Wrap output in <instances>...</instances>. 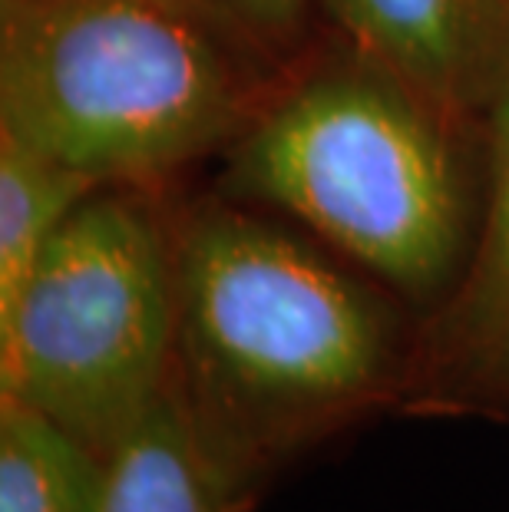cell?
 <instances>
[{
  "label": "cell",
  "instance_id": "cell-1",
  "mask_svg": "<svg viewBox=\"0 0 509 512\" xmlns=\"http://www.w3.org/2000/svg\"><path fill=\"white\" fill-rule=\"evenodd\" d=\"M172 238V390L222 512H252L301 456L404 403L414 367L391 294L222 202Z\"/></svg>",
  "mask_w": 509,
  "mask_h": 512
},
{
  "label": "cell",
  "instance_id": "cell-2",
  "mask_svg": "<svg viewBox=\"0 0 509 512\" xmlns=\"http://www.w3.org/2000/svg\"><path fill=\"white\" fill-rule=\"evenodd\" d=\"M457 129L348 43L265 96L229 143L222 192L288 212L397 298L437 311L480 225Z\"/></svg>",
  "mask_w": 509,
  "mask_h": 512
},
{
  "label": "cell",
  "instance_id": "cell-3",
  "mask_svg": "<svg viewBox=\"0 0 509 512\" xmlns=\"http://www.w3.org/2000/svg\"><path fill=\"white\" fill-rule=\"evenodd\" d=\"M258 60L199 0H0V133L139 189L242 133Z\"/></svg>",
  "mask_w": 509,
  "mask_h": 512
},
{
  "label": "cell",
  "instance_id": "cell-4",
  "mask_svg": "<svg viewBox=\"0 0 509 512\" xmlns=\"http://www.w3.org/2000/svg\"><path fill=\"white\" fill-rule=\"evenodd\" d=\"M172 238L139 192L100 189L0 308V397L113 460L172 380Z\"/></svg>",
  "mask_w": 509,
  "mask_h": 512
},
{
  "label": "cell",
  "instance_id": "cell-5",
  "mask_svg": "<svg viewBox=\"0 0 509 512\" xmlns=\"http://www.w3.org/2000/svg\"><path fill=\"white\" fill-rule=\"evenodd\" d=\"M357 53L467 126L509 83L503 0H321Z\"/></svg>",
  "mask_w": 509,
  "mask_h": 512
},
{
  "label": "cell",
  "instance_id": "cell-6",
  "mask_svg": "<svg viewBox=\"0 0 509 512\" xmlns=\"http://www.w3.org/2000/svg\"><path fill=\"white\" fill-rule=\"evenodd\" d=\"M486 123V199L457 288L417 328L407 407L437 410L440 397L509 318V83Z\"/></svg>",
  "mask_w": 509,
  "mask_h": 512
},
{
  "label": "cell",
  "instance_id": "cell-7",
  "mask_svg": "<svg viewBox=\"0 0 509 512\" xmlns=\"http://www.w3.org/2000/svg\"><path fill=\"white\" fill-rule=\"evenodd\" d=\"M110 460L60 423L0 397V512H106Z\"/></svg>",
  "mask_w": 509,
  "mask_h": 512
},
{
  "label": "cell",
  "instance_id": "cell-8",
  "mask_svg": "<svg viewBox=\"0 0 509 512\" xmlns=\"http://www.w3.org/2000/svg\"><path fill=\"white\" fill-rule=\"evenodd\" d=\"M100 189L83 172L0 133V308L14 301L53 235Z\"/></svg>",
  "mask_w": 509,
  "mask_h": 512
},
{
  "label": "cell",
  "instance_id": "cell-9",
  "mask_svg": "<svg viewBox=\"0 0 509 512\" xmlns=\"http://www.w3.org/2000/svg\"><path fill=\"white\" fill-rule=\"evenodd\" d=\"M106 512H222L172 380L149 417L110 460Z\"/></svg>",
  "mask_w": 509,
  "mask_h": 512
},
{
  "label": "cell",
  "instance_id": "cell-10",
  "mask_svg": "<svg viewBox=\"0 0 509 512\" xmlns=\"http://www.w3.org/2000/svg\"><path fill=\"white\" fill-rule=\"evenodd\" d=\"M268 63H281L305 37L314 0H199Z\"/></svg>",
  "mask_w": 509,
  "mask_h": 512
},
{
  "label": "cell",
  "instance_id": "cell-11",
  "mask_svg": "<svg viewBox=\"0 0 509 512\" xmlns=\"http://www.w3.org/2000/svg\"><path fill=\"white\" fill-rule=\"evenodd\" d=\"M437 410H480L509 417V318L473 357V364L453 380Z\"/></svg>",
  "mask_w": 509,
  "mask_h": 512
},
{
  "label": "cell",
  "instance_id": "cell-12",
  "mask_svg": "<svg viewBox=\"0 0 509 512\" xmlns=\"http://www.w3.org/2000/svg\"><path fill=\"white\" fill-rule=\"evenodd\" d=\"M503 4H506V7H509V0H503Z\"/></svg>",
  "mask_w": 509,
  "mask_h": 512
}]
</instances>
